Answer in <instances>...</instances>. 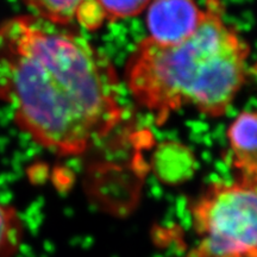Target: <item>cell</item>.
Wrapping results in <instances>:
<instances>
[{
    "label": "cell",
    "instance_id": "obj_1",
    "mask_svg": "<svg viewBox=\"0 0 257 257\" xmlns=\"http://www.w3.org/2000/svg\"><path fill=\"white\" fill-rule=\"evenodd\" d=\"M0 100L22 133L59 156L82 155L125 118L108 57L30 14L0 23Z\"/></svg>",
    "mask_w": 257,
    "mask_h": 257
},
{
    "label": "cell",
    "instance_id": "obj_2",
    "mask_svg": "<svg viewBox=\"0 0 257 257\" xmlns=\"http://www.w3.org/2000/svg\"><path fill=\"white\" fill-rule=\"evenodd\" d=\"M202 8L200 24L184 41L161 44L147 37L128 56V92L157 125L184 108L221 117L245 81L249 46L226 22L221 0H205Z\"/></svg>",
    "mask_w": 257,
    "mask_h": 257
},
{
    "label": "cell",
    "instance_id": "obj_3",
    "mask_svg": "<svg viewBox=\"0 0 257 257\" xmlns=\"http://www.w3.org/2000/svg\"><path fill=\"white\" fill-rule=\"evenodd\" d=\"M189 212L197 240L185 257H257V184L211 182Z\"/></svg>",
    "mask_w": 257,
    "mask_h": 257
},
{
    "label": "cell",
    "instance_id": "obj_4",
    "mask_svg": "<svg viewBox=\"0 0 257 257\" xmlns=\"http://www.w3.org/2000/svg\"><path fill=\"white\" fill-rule=\"evenodd\" d=\"M146 11L148 37L161 44L184 41L204 17V8L195 0H152Z\"/></svg>",
    "mask_w": 257,
    "mask_h": 257
},
{
    "label": "cell",
    "instance_id": "obj_5",
    "mask_svg": "<svg viewBox=\"0 0 257 257\" xmlns=\"http://www.w3.org/2000/svg\"><path fill=\"white\" fill-rule=\"evenodd\" d=\"M231 169L242 181L257 184V112L244 111L226 133Z\"/></svg>",
    "mask_w": 257,
    "mask_h": 257
},
{
    "label": "cell",
    "instance_id": "obj_6",
    "mask_svg": "<svg viewBox=\"0 0 257 257\" xmlns=\"http://www.w3.org/2000/svg\"><path fill=\"white\" fill-rule=\"evenodd\" d=\"M32 16L59 27L78 25L88 31L105 24L95 0H21Z\"/></svg>",
    "mask_w": 257,
    "mask_h": 257
},
{
    "label": "cell",
    "instance_id": "obj_7",
    "mask_svg": "<svg viewBox=\"0 0 257 257\" xmlns=\"http://www.w3.org/2000/svg\"><path fill=\"white\" fill-rule=\"evenodd\" d=\"M24 239V224L14 206L0 200V257H14Z\"/></svg>",
    "mask_w": 257,
    "mask_h": 257
},
{
    "label": "cell",
    "instance_id": "obj_8",
    "mask_svg": "<svg viewBox=\"0 0 257 257\" xmlns=\"http://www.w3.org/2000/svg\"><path fill=\"white\" fill-rule=\"evenodd\" d=\"M152 0H95L105 24L136 17L146 11Z\"/></svg>",
    "mask_w": 257,
    "mask_h": 257
}]
</instances>
